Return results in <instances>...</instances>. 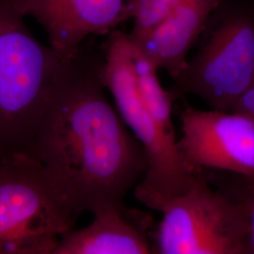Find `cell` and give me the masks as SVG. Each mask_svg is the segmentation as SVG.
I'll list each match as a JSON object with an SVG mask.
<instances>
[{
  "label": "cell",
  "mask_w": 254,
  "mask_h": 254,
  "mask_svg": "<svg viewBox=\"0 0 254 254\" xmlns=\"http://www.w3.org/2000/svg\"><path fill=\"white\" fill-rule=\"evenodd\" d=\"M86 42L64 64L27 151L76 221L103 207L126 208L147 170L142 146L106 95L104 53Z\"/></svg>",
  "instance_id": "6da1fadb"
},
{
  "label": "cell",
  "mask_w": 254,
  "mask_h": 254,
  "mask_svg": "<svg viewBox=\"0 0 254 254\" xmlns=\"http://www.w3.org/2000/svg\"><path fill=\"white\" fill-rule=\"evenodd\" d=\"M66 61L0 0V158L27 153Z\"/></svg>",
  "instance_id": "7a4b0ae2"
},
{
  "label": "cell",
  "mask_w": 254,
  "mask_h": 254,
  "mask_svg": "<svg viewBox=\"0 0 254 254\" xmlns=\"http://www.w3.org/2000/svg\"><path fill=\"white\" fill-rule=\"evenodd\" d=\"M254 83V0H218L198 52L173 78L172 92L232 111Z\"/></svg>",
  "instance_id": "3957f363"
},
{
  "label": "cell",
  "mask_w": 254,
  "mask_h": 254,
  "mask_svg": "<svg viewBox=\"0 0 254 254\" xmlns=\"http://www.w3.org/2000/svg\"><path fill=\"white\" fill-rule=\"evenodd\" d=\"M132 47L128 33L119 29L109 33L103 50V79L123 121L145 153V176L134 190L135 197L155 210L165 200L190 190L196 173H191L183 163L176 136L157 123L141 99L133 68Z\"/></svg>",
  "instance_id": "277c9868"
},
{
  "label": "cell",
  "mask_w": 254,
  "mask_h": 254,
  "mask_svg": "<svg viewBox=\"0 0 254 254\" xmlns=\"http://www.w3.org/2000/svg\"><path fill=\"white\" fill-rule=\"evenodd\" d=\"M75 223L35 158H0V254H53Z\"/></svg>",
  "instance_id": "5b68a950"
},
{
  "label": "cell",
  "mask_w": 254,
  "mask_h": 254,
  "mask_svg": "<svg viewBox=\"0 0 254 254\" xmlns=\"http://www.w3.org/2000/svg\"><path fill=\"white\" fill-rule=\"evenodd\" d=\"M156 233L160 254H248L245 218L239 205L213 190L197 173L190 190L165 200Z\"/></svg>",
  "instance_id": "8992f818"
},
{
  "label": "cell",
  "mask_w": 254,
  "mask_h": 254,
  "mask_svg": "<svg viewBox=\"0 0 254 254\" xmlns=\"http://www.w3.org/2000/svg\"><path fill=\"white\" fill-rule=\"evenodd\" d=\"M177 147L191 173L218 171L254 177V118L244 113L186 107Z\"/></svg>",
  "instance_id": "52a82bcc"
},
{
  "label": "cell",
  "mask_w": 254,
  "mask_h": 254,
  "mask_svg": "<svg viewBox=\"0 0 254 254\" xmlns=\"http://www.w3.org/2000/svg\"><path fill=\"white\" fill-rule=\"evenodd\" d=\"M25 17L46 30L49 46L64 60L91 36L109 35L132 20L136 0H10Z\"/></svg>",
  "instance_id": "ba28073f"
},
{
  "label": "cell",
  "mask_w": 254,
  "mask_h": 254,
  "mask_svg": "<svg viewBox=\"0 0 254 254\" xmlns=\"http://www.w3.org/2000/svg\"><path fill=\"white\" fill-rule=\"evenodd\" d=\"M218 0H186L145 33L130 40L158 70L175 78L203 32Z\"/></svg>",
  "instance_id": "9c48e42d"
},
{
  "label": "cell",
  "mask_w": 254,
  "mask_h": 254,
  "mask_svg": "<svg viewBox=\"0 0 254 254\" xmlns=\"http://www.w3.org/2000/svg\"><path fill=\"white\" fill-rule=\"evenodd\" d=\"M89 226L61 236L53 254H147L154 253L145 233L127 216V208L103 207Z\"/></svg>",
  "instance_id": "30bf717a"
},
{
  "label": "cell",
  "mask_w": 254,
  "mask_h": 254,
  "mask_svg": "<svg viewBox=\"0 0 254 254\" xmlns=\"http://www.w3.org/2000/svg\"><path fill=\"white\" fill-rule=\"evenodd\" d=\"M132 62L137 90L146 108L167 132L176 136L172 119L173 101L175 96L172 91L164 89L157 76L158 69L134 44Z\"/></svg>",
  "instance_id": "8fae6325"
},
{
  "label": "cell",
  "mask_w": 254,
  "mask_h": 254,
  "mask_svg": "<svg viewBox=\"0 0 254 254\" xmlns=\"http://www.w3.org/2000/svg\"><path fill=\"white\" fill-rule=\"evenodd\" d=\"M231 174L232 180L220 184L218 190L235 200L241 209L247 227L248 254H254V177Z\"/></svg>",
  "instance_id": "7c38bea8"
},
{
  "label": "cell",
  "mask_w": 254,
  "mask_h": 254,
  "mask_svg": "<svg viewBox=\"0 0 254 254\" xmlns=\"http://www.w3.org/2000/svg\"><path fill=\"white\" fill-rule=\"evenodd\" d=\"M186 0H136L130 37L143 34L156 26L171 11Z\"/></svg>",
  "instance_id": "4fadbf2b"
},
{
  "label": "cell",
  "mask_w": 254,
  "mask_h": 254,
  "mask_svg": "<svg viewBox=\"0 0 254 254\" xmlns=\"http://www.w3.org/2000/svg\"><path fill=\"white\" fill-rule=\"evenodd\" d=\"M232 111L244 113L254 118V83L236 103Z\"/></svg>",
  "instance_id": "5bb4252c"
}]
</instances>
